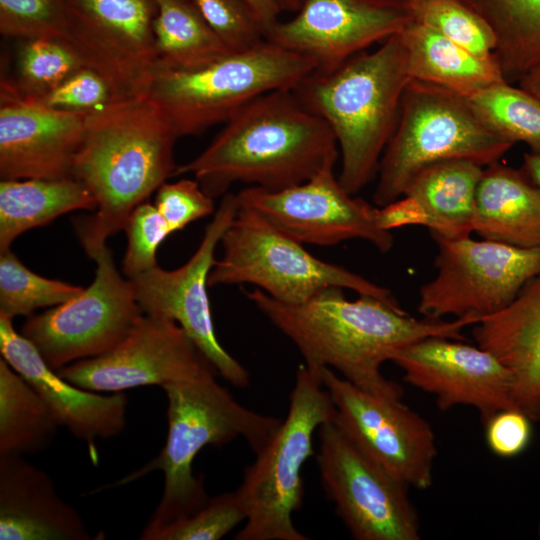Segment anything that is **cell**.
<instances>
[{
	"instance_id": "cell-1",
	"label": "cell",
	"mask_w": 540,
	"mask_h": 540,
	"mask_svg": "<svg viewBox=\"0 0 540 540\" xmlns=\"http://www.w3.org/2000/svg\"><path fill=\"white\" fill-rule=\"evenodd\" d=\"M245 294L291 340L305 365L334 368L358 388L391 399H401L403 388L382 374L384 362L423 338L463 340L462 329L477 322L471 317L416 319L371 296L348 300L339 287L299 304L280 302L258 288Z\"/></svg>"
},
{
	"instance_id": "cell-2",
	"label": "cell",
	"mask_w": 540,
	"mask_h": 540,
	"mask_svg": "<svg viewBox=\"0 0 540 540\" xmlns=\"http://www.w3.org/2000/svg\"><path fill=\"white\" fill-rule=\"evenodd\" d=\"M225 123L206 149L174 172L192 174L212 198L235 183L270 191L292 187L338 158L332 130L294 89L264 93Z\"/></svg>"
},
{
	"instance_id": "cell-3",
	"label": "cell",
	"mask_w": 540,
	"mask_h": 540,
	"mask_svg": "<svg viewBox=\"0 0 540 540\" xmlns=\"http://www.w3.org/2000/svg\"><path fill=\"white\" fill-rule=\"evenodd\" d=\"M177 138L160 110L144 96L114 100L86 114L73 176L97 203L92 216L75 221L90 258L107 246L109 237L124 230L134 208L174 176Z\"/></svg>"
},
{
	"instance_id": "cell-4",
	"label": "cell",
	"mask_w": 540,
	"mask_h": 540,
	"mask_svg": "<svg viewBox=\"0 0 540 540\" xmlns=\"http://www.w3.org/2000/svg\"><path fill=\"white\" fill-rule=\"evenodd\" d=\"M411 81L400 33L374 52H360L326 71L314 70L294 91L332 130L341 155V185L360 191L378 171Z\"/></svg>"
},
{
	"instance_id": "cell-5",
	"label": "cell",
	"mask_w": 540,
	"mask_h": 540,
	"mask_svg": "<svg viewBox=\"0 0 540 540\" xmlns=\"http://www.w3.org/2000/svg\"><path fill=\"white\" fill-rule=\"evenodd\" d=\"M210 371L196 379L163 386L168 400V433L157 457L116 485L152 470L164 475L162 497L140 534L150 540L159 529L200 509L209 499L192 464L205 446H223L242 437L256 454L275 435L282 419L253 411L237 402Z\"/></svg>"
},
{
	"instance_id": "cell-6",
	"label": "cell",
	"mask_w": 540,
	"mask_h": 540,
	"mask_svg": "<svg viewBox=\"0 0 540 540\" xmlns=\"http://www.w3.org/2000/svg\"><path fill=\"white\" fill-rule=\"evenodd\" d=\"M315 69L311 59L265 39L197 68L158 62L143 96L160 110L179 138L228 121L264 93L294 89Z\"/></svg>"
},
{
	"instance_id": "cell-7",
	"label": "cell",
	"mask_w": 540,
	"mask_h": 540,
	"mask_svg": "<svg viewBox=\"0 0 540 540\" xmlns=\"http://www.w3.org/2000/svg\"><path fill=\"white\" fill-rule=\"evenodd\" d=\"M334 418L335 407L320 368L299 365L286 418L245 468L236 489L247 518L235 540L309 539L295 527L292 515L303 503L301 472L306 460L315 455L314 432Z\"/></svg>"
},
{
	"instance_id": "cell-8",
	"label": "cell",
	"mask_w": 540,
	"mask_h": 540,
	"mask_svg": "<svg viewBox=\"0 0 540 540\" xmlns=\"http://www.w3.org/2000/svg\"><path fill=\"white\" fill-rule=\"evenodd\" d=\"M513 145L485 124L466 98L411 80L379 163L373 201L383 207L401 198L411 179L431 164L469 159L488 166Z\"/></svg>"
},
{
	"instance_id": "cell-9",
	"label": "cell",
	"mask_w": 540,
	"mask_h": 540,
	"mask_svg": "<svg viewBox=\"0 0 540 540\" xmlns=\"http://www.w3.org/2000/svg\"><path fill=\"white\" fill-rule=\"evenodd\" d=\"M220 244L223 254L209 274V286L251 284L288 304L303 303L326 288L339 287L404 310L387 288L313 256L303 243L253 211L238 208Z\"/></svg>"
},
{
	"instance_id": "cell-10",
	"label": "cell",
	"mask_w": 540,
	"mask_h": 540,
	"mask_svg": "<svg viewBox=\"0 0 540 540\" xmlns=\"http://www.w3.org/2000/svg\"><path fill=\"white\" fill-rule=\"evenodd\" d=\"M431 236L438 247L437 273L420 288L418 311L425 318L453 315L478 322L510 305L540 275V247Z\"/></svg>"
},
{
	"instance_id": "cell-11",
	"label": "cell",
	"mask_w": 540,
	"mask_h": 540,
	"mask_svg": "<svg viewBox=\"0 0 540 540\" xmlns=\"http://www.w3.org/2000/svg\"><path fill=\"white\" fill-rule=\"evenodd\" d=\"M315 460L326 496L357 540H419L408 486L364 454L331 421L318 428Z\"/></svg>"
},
{
	"instance_id": "cell-12",
	"label": "cell",
	"mask_w": 540,
	"mask_h": 540,
	"mask_svg": "<svg viewBox=\"0 0 540 540\" xmlns=\"http://www.w3.org/2000/svg\"><path fill=\"white\" fill-rule=\"evenodd\" d=\"M93 282L73 299L30 316L21 333L57 371L114 348L143 314L132 281L117 270L106 246L95 257Z\"/></svg>"
},
{
	"instance_id": "cell-13",
	"label": "cell",
	"mask_w": 540,
	"mask_h": 540,
	"mask_svg": "<svg viewBox=\"0 0 540 540\" xmlns=\"http://www.w3.org/2000/svg\"><path fill=\"white\" fill-rule=\"evenodd\" d=\"M238 208L236 194L226 193L186 263L174 270L157 265L130 280L144 314L178 323L217 375L233 386L246 387L250 383L247 369L217 339L207 293L217 246Z\"/></svg>"
},
{
	"instance_id": "cell-14",
	"label": "cell",
	"mask_w": 540,
	"mask_h": 540,
	"mask_svg": "<svg viewBox=\"0 0 540 540\" xmlns=\"http://www.w3.org/2000/svg\"><path fill=\"white\" fill-rule=\"evenodd\" d=\"M335 407L334 423L369 458L417 489L433 482L437 455L431 425L401 402L366 392L331 368H320Z\"/></svg>"
},
{
	"instance_id": "cell-15",
	"label": "cell",
	"mask_w": 540,
	"mask_h": 540,
	"mask_svg": "<svg viewBox=\"0 0 540 540\" xmlns=\"http://www.w3.org/2000/svg\"><path fill=\"white\" fill-rule=\"evenodd\" d=\"M328 165L309 180L270 191L249 186L236 194L238 206L262 216L301 243L334 246L361 239L386 253L394 243L391 231L377 220L378 207L353 197Z\"/></svg>"
},
{
	"instance_id": "cell-16",
	"label": "cell",
	"mask_w": 540,
	"mask_h": 540,
	"mask_svg": "<svg viewBox=\"0 0 540 540\" xmlns=\"http://www.w3.org/2000/svg\"><path fill=\"white\" fill-rule=\"evenodd\" d=\"M66 41L110 84L114 100L143 96L159 57L154 0H66Z\"/></svg>"
},
{
	"instance_id": "cell-17",
	"label": "cell",
	"mask_w": 540,
	"mask_h": 540,
	"mask_svg": "<svg viewBox=\"0 0 540 540\" xmlns=\"http://www.w3.org/2000/svg\"><path fill=\"white\" fill-rule=\"evenodd\" d=\"M210 371L216 372L178 323L144 313L107 353L57 370L74 385L99 393L163 387Z\"/></svg>"
},
{
	"instance_id": "cell-18",
	"label": "cell",
	"mask_w": 540,
	"mask_h": 540,
	"mask_svg": "<svg viewBox=\"0 0 540 540\" xmlns=\"http://www.w3.org/2000/svg\"><path fill=\"white\" fill-rule=\"evenodd\" d=\"M413 16L406 0H303L266 39L331 70L379 41L400 33Z\"/></svg>"
},
{
	"instance_id": "cell-19",
	"label": "cell",
	"mask_w": 540,
	"mask_h": 540,
	"mask_svg": "<svg viewBox=\"0 0 540 540\" xmlns=\"http://www.w3.org/2000/svg\"><path fill=\"white\" fill-rule=\"evenodd\" d=\"M446 337L414 341L392 360L411 385L431 393L439 409L472 406L486 423L497 412L515 409L512 378L491 352Z\"/></svg>"
},
{
	"instance_id": "cell-20",
	"label": "cell",
	"mask_w": 540,
	"mask_h": 540,
	"mask_svg": "<svg viewBox=\"0 0 540 540\" xmlns=\"http://www.w3.org/2000/svg\"><path fill=\"white\" fill-rule=\"evenodd\" d=\"M87 113L60 111L19 92L12 79L0 84L1 180L73 176Z\"/></svg>"
},
{
	"instance_id": "cell-21",
	"label": "cell",
	"mask_w": 540,
	"mask_h": 540,
	"mask_svg": "<svg viewBox=\"0 0 540 540\" xmlns=\"http://www.w3.org/2000/svg\"><path fill=\"white\" fill-rule=\"evenodd\" d=\"M12 320L0 315L1 356L38 392L58 425L85 441L93 453L96 439L120 434L126 426V395H102L67 381L48 366L29 339L16 331Z\"/></svg>"
},
{
	"instance_id": "cell-22",
	"label": "cell",
	"mask_w": 540,
	"mask_h": 540,
	"mask_svg": "<svg viewBox=\"0 0 540 540\" xmlns=\"http://www.w3.org/2000/svg\"><path fill=\"white\" fill-rule=\"evenodd\" d=\"M484 166L469 159H451L420 170L403 198L378 207L382 229L419 224L431 235L468 237L473 232L475 196Z\"/></svg>"
},
{
	"instance_id": "cell-23",
	"label": "cell",
	"mask_w": 540,
	"mask_h": 540,
	"mask_svg": "<svg viewBox=\"0 0 540 540\" xmlns=\"http://www.w3.org/2000/svg\"><path fill=\"white\" fill-rule=\"evenodd\" d=\"M1 540H88L78 511L22 455H0Z\"/></svg>"
},
{
	"instance_id": "cell-24",
	"label": "cell",
	"mask_w": 540,
	"mask_h": 540,
	"mask_svg": "<svg viewBox=\"0 0 540 540\" xmlns=\"http://www.w3.org/2000/svg\"><path fill=\"white\" fill-rule=\"evenodd\" d=\"M473 335L510 372L515 409L540 421V275L506 308L475 323Z\"/></svg>"
},
{
	"instance_id": "cell-25",
	"label": "cell",
	"mask_w": 540,
	"mask_h": 540,
	"mask_svg": "<svg viewBox=\"0 0 540 540\" xmlns=\"http://www.w3.org/2000/svg\"><path fill=\"white\" fill-rule=\"evenodd\" d=\"M473 232L518 247H540V188L522 170L498 162L483 170L473 215Z\"/></svg>"
},
{
	"instance_id": "cell-26",
	"label": "cell",
	"mask_w": 540,
	"mask_h": 540,
	"mask_svg": "<svg viewBox=\"0 0 540 540\" xmlns=\"http://www.w3.org/2000/svg\"><path fill=\"white\" fill-rule=\"evenodd\" d=\"M400 36L411 80L442 87L464 98L506 81L495 59L477 56L414 20Z\"/></svg>"
},
{
	"instance_id": "cell-27",
	"label": "cell",
	"mask_w": 540,
	"mask_h": 540,
	"mask_svg": "<svg viewBox=\"0 0 540 540\" xmlns=\"http://www.w3.org/2000/svg\"><path fill=\"white\" fill-rule=\"evenodd\" d=\"M96 200L75 177L0 181V251L26 231L76 210H93Z\"/></svg>"
},
{
	"instance_id": "cell-28",
	"label": "cell",
	"mask_w": 540,
	"mask_h": 540,
	"mask_svg": "<svg viewBox=\"0 0 540 540\" xmlns=\"http://www.w3.org/2000/svg\"><path fill=\"white\" fill-rule=\"evenodd\" d=\"M479 15L496 39L494 58L513 84L540 66V0H458Z\"/></svg>"
},
{
	"instance_id": "cell-29",
	"label": "cell",
	"mask_w": 540,
	"mask_h": 540,
	"mask_svg": "<svg viewBox=\"0 0 540 540\" xmlns=\"http://www.w3.org/2000/svg\"><path fill=\"white\" fill-rule=\"evenodd\" d=\"M59 427L33 386L0 359V455L46 449Z\"/></svg>"
},
{
	"instance_id": "cell-30",
	"label": "cell",
	"mask_w": 540,
	"mask_h": 540,
	"mask_svg": "<svg viewBox=\"0 0 540 540\" xmlns=\"http://www.w3.org/2000/svg\"><path fill=\"white\" fill-rule=\"evenodd\" d=\"M154 1V36L160 63L192 69L230 53L190 0Z\"/></svg>"
},
{
	"instance_id": "cell-31",
	"label": "cell",
	"mask_w": 540,
	"mask_h": 540,
	"mask_svg": "<svg viewBox=\"0 0 540 540\" xmlns=\"http://www.w3.org/2000/svg\"><path fill=\"white\" fill-rule=\"evenodd\" d=\"M466 100L496 133L514 144L523 142L540 154V101L532 94L504 81Z\"/></svg>"
},
{
	"instance_id": "cell-32",
	"label": "cell",
	"mask_w": 540,
	"mask_h": 540,
	"mask_svg": "<svg viewBox=\"0 0 540 540\" xmlns=\"http://www.w3.org/2000/svg\"><path fill=\"white\" fill-rule=\"evenodd\" d=\"M83 289L34 273L11 248L0 251V315L10 319L31 315L36 309L63 304Z\"/></svg>"
},
{
	"instance_id": "cell-33",
	"label": "cell",
	"mask_w": 540,
	"mask_h": 540,
	"mask_svg": "<svg viewBox=\"0 0 540 540\" xmlns=\"http://www.w3.org/2000/svg\"><path fill=\"white\" fill-rule=\"evenodd\" d=\"M413 20L477 56L495 59V36L488 24L458 0H406Z\"/></svg>"
},
{
	"instance_id": "cell-34",
	"label": "cell",
	"mask_w": 540,
	"mask_h": 540,
	"mask_svg": "<svg viewBox=\"0 0 540 540\" xmlns=\"http://www.w3.org/2000/svg\"><path fill=\"white\" fill-rule=\"evenodd\" d=\"M22 42L17 77L13 82L25 96L40 97L85 66L65 40L37 38Z\"/></svg>"
},
{
	"instance_id": "cell-35",
	"label": "cell",
	"mask_w": 540,
	"mask_h": 540,
	"mask_svg": "<svg viewBox=\"0 0 540 540\" xmlns=\"http://www.w3.org/2000/svg\"><path fill=\"white\" fill-rule=\"evenodd\" d=\"M68 27L66 0H0V33L4 37L66 41Z\"/></svg>"
},
{
	"instance_id": "cell-36",
	"label": "cell",
	"mask_w": 540,
	"mask_h": 540,
	"mask_svg": "<svg viewBox=\"0 0 540 540\" xmlns=\"http://www.w3.org/2000/svg\"><path fill=\"white\" fill-rule=\"evenodd\" d=\"M247 512L239 494L209 497L194 513L156 531L150 540H218L245 521Z\"/></svg>"
},
{
	"instance_id": "cell-37",
	"label": "cell",
	"mask_w": 540,
	"mask_h": 540,
	"mask_svg": "<svg viewBox=\"0 0 540 540\" xmlns=\"http://www.w3.org/2000/svg\"><path fill=\"white\" fill-rule=\"evenodd\" d=\"M230 52L244 51L266 39L260 19L246 0H190Z\"/></svg>"
},
{
	"instance_id": "cell-38",
	"label": "cell",
	"mask_w": 540,
	"mask_h": 540,
	"mask_svg": "<svg viewBox=\"0 0 540 540\" xmlns=\"http://www.w3.org/2000/svg\"><path fill=\"white\" fill-rule=\"evenodd\" d=\"M124 230L127 248L122 271L131 279L157 266L158 248L172 232L155 205L146 201L134 208Z\"/></svg>"
},
{
	"instance_id": "cell-39",
	"label": "cell",
	"mask_w": 540,
	"mask_h": 540,
	"mask_svg": "<svg viewBox=\"0 0 540 540\" xmlns=\"http://www.w3.org/2000/svg\"><path fill=\"white\" fill-rule=\"evenodd\" d=\"M32 99L60 111L88 113L114 101V94L101 74L84 66L52 90Z\"/></svg>"
},
{
	"instance_id": "cell-40",
	"label": "cell",
	"mask_w": 540,
	"mask_h": 540,
	"mask_svg": "<svg viewBox=\"0 0 540 540\" xmlns=\"http://www.w3.org/2000/svg\"><path fill=\"white\" fill-rule=\"evenodd\" d=\"M154 205L172 233L215 212L214 198L196 179L163 183L157 190Z\"/></svg>"
},
{
	"instance_id": "cell-41",
	"label": "cell",
	"mask_w": 540,
	"mask_h": 540,
	"mask_svg": "<svg viewBox=\"0 0 540 540\" xmlns=\"http://www.w3.org/2000/svg\"><path fill=\"white\" fill-rule=\"evenodd\" d=\"M530 419L517 409L497 412L485 424L486 441L490 450L500 457H513L527 446Z\"/></svg>"
},
{
	"instance_id": "cell-42",
	"label": "cell",
	"mask_w": 540,
	"mask_h": 540,
	"mask_svg": "<svg viewBox=\"0 0 540 540\" xmlns=\"http://www.w3.org/2000/svg\"><path fill=\"white\" fill-rule=\"evenodd\" d=\"M254 10L265 31H267L279 21L278 17L282 11L277 0H246Z\"/></svg>"
},
{
	"instance_id": "cell-43",
	"label": "cell",
	"mask_w": 540,
	"mask_h": 540,
	"mask_svg": "<svg viewBox=\"0 0 540 540\" xmlns=\"http://www.w3.org/2000/svg\"><path fill=\"white\" fill-rule=\"evenodd\" d=\"M518 83L522 89L540 101V66L525 74Z\"/></svg>"
},
{
	"instance_id": "cell-44",
	"label": "cell",
	"mask_w": 540,
	"mask_h": 540,
	"mask_svg": "<svg viewBox=\"0 0 540 540\" xmlns=\"http://www.w3.org/2000/svg\"><path fill=\"white\" fill-rule=\"evenodd\" d=\"M522 169L540 188V154L534 152L524 154Z\"/></svg>"
},
{
	"instance_id": "cell-45",
	"label": "cell",
	"mask_w": 540,
	"mask_h": 540,
	"mask_svg": "<svg viewBox=\"0 0 540 540\" xmlns=\"http://www.w3.org/2000/svg\"><path fill=\"white\" fill-rule=\"evenodd\" d=\"M303 0H277L281 10L298 11Z\"/></svg>"
},
{
	"instance_id": "cell-46",
	"label": "cell",
	"mask_w": 540,
	"mask_h": 540,
	"mask_svg": "<svg viewBox=\"0 0 540 540\" xmlns=\"http://www.w3.org/2000/svg\"><path fill=\"white\" fill-rule=\"evenodd\" d=\"M538 536L540 537V524L538 526Z\"/></svg>"
}]
</instances>
